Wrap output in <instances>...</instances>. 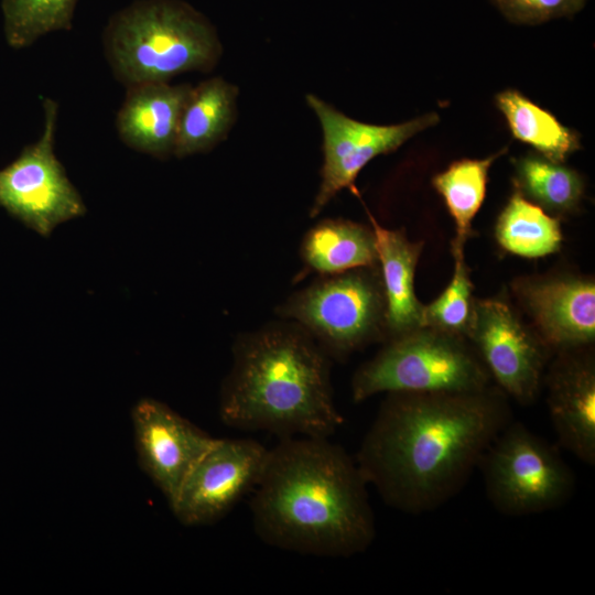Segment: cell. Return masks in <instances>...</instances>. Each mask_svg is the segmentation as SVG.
Masks as SVG:
<instances>
[{
  "label": "cell",
  "mask_w": 595,
  "mask_h": 595,
  "mask_svg": "<svg viewBox=\"0 0 595 595\" xmlns=\"http://www.w3.org/2000/svg\"><path fill=\"white\" fill-rule=\"evenodd\" d=\"M512 420L508 397L498 387L387 393L355 461L385 504L425 513L463 489Z\"/></svg>",
  "instance_id": "obj_1"
},
{
  "label": "cell",
  "mask_w": 595,
  "mask_h": 595,
  "mask_svg": "<svg viewBox=\"0 0 595 595\" xmlns=\"http://www.w3.org/2000/svg\"><path fill=\"white\" fill-rule=\"evenodd\" d=\"M367 486L355 458L328 437H282L253 489V530L266 544L286 551L360 554L376 538Z\"/></svg>",
  "instance_id": "obj_2"
},
{
  "label": "cell",
  "mask_w": 595,
  "mask_h": 595,
  "mask_svg": "<svg viewBox=\"0 0 595 595\" xmlns=\"http://www.w3.org/2000/svg\"><path fill=\"white\" fill-rule=\"evenodd\" d=\"M219 397L224 424L282 437H329L343 424L331 357L299 324L277 322L241 334Z\"/></svg>",
  "instance_id": "obj_3"
},
{
  "label": "cell",
  "mask_w": 595,
  "mask_h": 595,
  "mask_svg": "<svg viewBox=\"0 0 595 595\" xmlns=\"http://www.w3.org/2000/svg\"><path fill=\"white\" fill-rule=\"evenodd\" d=\"M102 46L113 76L126 87L210 72L221 55L214 26L181 0H136L126 6L107 22Z\"/></svg>",
  "instance_id": "obj_4"
},
{
  "label": "cell",
  "mask_w": 595,
  "mask_h": 595,
  "mask_svg": "<svg viewBox=\"0 0 595 595\" xmlns=\"http://www.w3.org/2000/svg\"><path fill=\"white\" fill-rule=\"evenodd\" d=\"M490 386V376L463 336L422 326L386 340L351 379V398L378 393L472 392Z\"/></svg>",
  "instance_id": "obj_5"
},
{
  "label": "cell",
  "mask_w": 595,
  "mask_h": 595,
  "mask_svg": "<svg viewBox=\"0 0 595 595\" xmlns=\"http://www.w3.org/2000/svg\"><path fill=\"white\" fill-rule=\"evenodd\" d=\"M303 327L331 357L342 359L387 338L379 266L320 275L277 309Z\"/></svg>",
  "instance_id": "obj_6"
},
{
  "label": "cell",
  "mask_w": 595,
  "mask_h": 595,
  "mask_svg": "<svg viewBox=\"0 0 595 595\" xmlns=\"http://www.w3.org/2000/svg\"><path fill=\"white\" fill-rule=\"evenodd\" d=\"M494 508L512 517L555 509L575 489L560 452L523 422L512 420L491 442L478 467Z\"/></svg>",
  "instance_id": "obj_7"
},
{
  "label": "cell",
  "mask_w": 595,
  "mask_h": 595,
  "mask_svg": "<svg viewBox=\"0 0 595 595\" xmlns=\"http://www.w3.org/2000/svg\"><path fill=\"white\" fill-rule=\"evenodd\" d=\"M42 105L41 137L0 170V206L47 237L58 225L83 216L86 205L54 152L58 102L46 97Z\"/></svg>",
  "instance_id": "obj_8"
},
{
  "label": "cell",
  "mask_w": 595,
  "mask_h": 595,
  "mask_svg": "<svg viewBox=\"0 0 595 595\" xmlns=\"http://www.w3.org/2000/svg\"><path fill=\"white\" fill-rule=\"evenodd\" d=\"M466 339L507 397L522 405L536 401L553 354L507 301L474 299Z\"/></svg>",
  "instance_id": "obj_9"
},
{
  "label": "cell",
  "mask_w": 595,
  "mask_h": 595,
  "mask_svg": "<svg viewBox=\"0 0 595 595\" xmlns=\"http://www.w3.org/2000/svg\"><path fill=\"white\" fill-rule=\"evenodd\" d=\"M305 99L317 116L323 133L321 183L311 217L317 216L344 188L355 190L357 175L374 158L397 150L440 121L436 112H429L398 125H370L347 117L313 94H307Z\"/></svg>",
  "instance_id": "obj_10"
},
{
  "label": "cell",
  "mask_w": 595,
  "mask_h": 595,
  "mask_svg": "<svg viewBox=\"0 0 595 595\" xmlns=\"http://www.w3.org/2000/svg\"><path fill=\"white\" fill-rule=\"evenodd\" d=\"M270 450L252 439H216L170 505L185 526L219 521L260 480Z\"/></svg>",
  "instance_id": "obj_11"
},
{
  "label": "cell",
  "mask_w": 595,
  "mask_h": 595,
  "mask_svg": "<svg viewBox=\"0 0 595 595\" xmlns=\"http://www.w3.org/2000/svg\"><path fill=\"white\" fill-rule=\"evenodd\" d=\"M139 463L169 505L216 439L165 403L141 399L131 412Z\"/></svg>",
  "instance_id": "obj_12"
},
{
  "label": "cell",
  "mask_w": 595,
  "mask_h": 595,
  "mask_svg": "<svg viewBox=\"0 0 595 595\" xmlns=\"http://www.w3.org/2000/svg\"><path fill=\"white\" fill-rule=\"evenodd\" d=\"M516 292L533 331L553 355L594 343V280L577 275L521 280Z\"/></svg>",
  "instance_id": "obj_13"
},
{
  "label": "cell",
  "mask_w": 595,
  "mask_h": 595,
  "mask_svg": "<svg viewBox=\"0 0 595 595\" xmlns=\"http://www.w3.org/2000/svg\"><path fill=\"white\" fill-rule=\"evenodd\" d=\"M558 443L595 466V360L591 347L554 354L543 385Z\"/></svg>",
  "instance_id": "obj_14"
},
{
  "label": "cell",
  "mask_w": 595,
  "mask_h": 595,
  "mask_svg": "<svg viewBox=\"0 0 595 595\" xmlns=\"http://www.w3.org/2000/svg\"><path fill=\"white\" fill-rule=\"evenodd\" d=\"M190 84L144 83L127 87L116 128L129 148L166 159L173 155L178 122Z\"/></svg>",
  "instance_id": "obj_15"
},
{
  "label": "cell",
  "mask_w": 595,
  "mask_h": 595,
  "mask_svg": "<svg viewBox=\"0 0 595 595\" xmlns=\"http://www.w3.org/2000/svg\"><path fill=\"white\" fill-rule=\"evenodd\" d=\"M376 237L378 266L386 296L387 339L423 326V309L414 289L422 242L411 241L403 230L382 227L369 214Z\"/></svg>",
  "instance_id": "obj_16"
},
{
  "label": "cell",
  "mask_w": 595,
  "mask_h": 595,
  "mask_svg": "<svg viewBox=\"0 0 595 595\" xmlns=\"http://www.w3.org/2000/svg\"><path fill=\"white\" fill-rule=\"evenodd\" d=\"M238 87L223 77L192 86L184 102L173 155L183 159L210 151L226 139L237 116Z\"/></svg>",
  "instance_id": "obj_17"
},
{
  "label": "cell",
  "mask_w": 595,
  "mask_h": 595,
  "mask_svg": "<svg viewBox=\"0 0 595 595\" xmlns=\"http://www.w3.org/2000/svg\"><path fill=\"white\" fill-rule=\"evenodd\" d=\"M300 252L306 268L318 275L378 264L372 228L343 218L318 221L305 234Z\"/></svg>",
  "instance_id": "obj_18"
},
{
  "label": "cell",
  "mask_w": 595,
  "mask_h": 595,
  "mask_svg": "<svg viewBox=\"0 0 595 595\" xmlns=\"http://www.w3.org/2000/svg\"><path fill=\"white\" fill-rule=\"evenodd\" d=\"M496 105L504 113L512 136L533 147L545 159L563 163L581 149L576 131L562 125L551 112L518 90L499 93Z\"/></svg>",
  "instance_id": "obj_19"
},
{
  "label": "cell",
  "mask_w": 595,
  "mask_h": 595,
  "mask_svg": "<svg viewBox=\"0 0 595 595\" xmlns=\"http://www.w3.org/2000/svg\"><path fill=\"white\" fill-rule=\"evenodd\" d=\"M495 236L502 249L524 258L552 255L560 250L563 240L560 220L518 190L501 210Z\"/></svg>",
  "instance_id": "obj_20"
},
{
  "label": "cell",
  "mask_w": 595,
  "mask_h": 595,
  "mask_svg": "<svg viewBox=\"0 0 595 595\" xmlns=\"http://www.w3.org/2000/svg\"><path fill=\"white\" fill-rule=\"evenodd\" d=\"M506 151L507 148L485 159L455 161L433 177L432 184L443 197L455 223L456 235L452 248H464L472 234V221L486 196L488 171Z\"/></svg>",
  "instance_id": "obj_21"
},
{
  "label": "cell",
  "mask_w": 595,
  "mask_h": 595,
  "mask_svg": "<svg viewBox=\"0 0 595 595\" xmlns=\"http://www.w3.org/2000/svg\"><path fill=\"white\" fill-rule=\"evenodd\" d=\"M513 163L516 190L526 198L556 214L578 207L584 183L575 170L538 154L521 156Z\"/></svg>",
  "instance_id": "obj_22"
},
{
  "label": "cell",
  "mask_w": 595,
  "mask_h": 595,
  "mask_svg": "<svg viewBox=\"0 0 595 595\" xmlns=\"http://www.w3.org/2000/svg\"><path fill=\"white\" fill-rule=\"evenodd\" d=\"M78 0H1L3 32L9 46L19 50L42 36L71 31Z\"/></svg>",
  "instance_id": "obj_23"
},
{
  "label": "cell",
  "mask_w": 595,
  "mask_h": 595,
  "mask_svg": "<svg viewBox=\"0 0 595 595\" xmlns=\"http://www.w3.org/2000/svg\"><path fill=\"white\" fill-rule=\"evenodd\" d=\"M454 273L445 290L423 309V326L466 338L473 302V283L464 258V248H452Z\"/></svg>",
  "instance_id": "obj_24"
},
{
  "label": "cell",
  "mask_w": 595,
  "mask_h": 595,
  "mask_svg": "<svg viewBox=\"0 0 595 595\" xmlns=\"http://www.w3.org/2000/svg\"><path fill=\"white\" fill-rule=\"evenodd\" d=\"M511 22L539 24L578 12L585 0H493Z\"/></svg>",
  "instance_id": "obj_25"
}]
</instances>
